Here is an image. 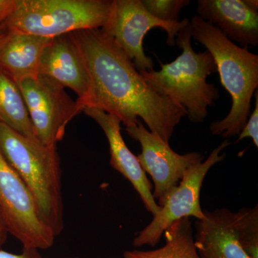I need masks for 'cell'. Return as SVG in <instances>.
Instances as JSON below:
<instances>
[{
  "label": "cell",
  "mask_w": 258,
  "mask_h": 258,
  "mask_svg": "<svg viewBox=\"0 0 258 258\" xmlns=\"http://www.w3.org/2000/svg\"><path fill=\"white\" fill-rule=\"evenodd\" d=\"M204 213L205 218L195 222V244L200 258H250L236 233L235 212L222 208Z\"/></svg>",
  "instance_id": "cell-14"
},
{
  "label": "cell",
  "mask_w": 258,
  "mask_h": 258,
  "mask_svg": "<svg viewBox=\"0 0 258 258\" xmlns=\"http://www.w3.org/2000/svg\"><path fill=\"white\" fill-rule=\"evenodd\" d=\"M14 8V0H0V25H3Z\"/></svg>",
  "instance_id": "cell-22"
},
{
  "label": "cell",
  "mask_w": 258,
  "mask_h": 258,
  "mask_svg": "<svg viewBox=\"0 0 258 258\" xmlns=\"http://www.w3.org/2000/svg\"><path fill=\"white\" fill-rule=\"evenodd\" d=\"M144 8L151 15L166 23H179V15L189 0H141Z\"/></svg>",
  "instance_id": "cell-19"
},
{
  "label": "cell",
  "mask_w": 258,
  "mask_h": 258,
  "mask_svg": "<svg viewBox=\"0 0 258 258\" xmlns=\"http://www.w3.org/2000/svg\"><path fill=\"white\" fill-rule=\"evenodd\" d=\"M166 243L154 250H127L123 258H200L193 236L190 218L176 221L166 229L164 235Z\"/></svg>",
  "instance_id": "cell-17"
},
{
  "label": "cell",
  "mask_w": 258,
  "mask_h": 258,
  "mask_svg": "<svg viewBox=\"0 0 258 258\" xmlns=\"http://www.w3.org/2000/svg\"><path fill=\"white\" fill-rule=\"evenodd\" d=\"M36 138L40 143L56 147L64 138L70 121L81 113L77 102L53 80L37 75L18 83Z\"/></svg>",
  "instance_id": "cell-9"
},
{
  "label": "cell",
  "mask_w": 258,
  "mask_h": 258,
  "mask_svg": "<svg viewBox=\"0 0 258 258\" xmlns=\"http://www.w3.org/2000/svg\"><path fill=\"white\" fill-rule=\"evenodd\" d=\"M39 74L71 88L78 99L87 93L89 77L79 47L71 33L51 38L44 49Z\"/></svg>",
  "instance_id": "cell-13"
},
{
  "label": "cell",
  "mask_w": 258,
  "mask_h": 258,
  "mask_svg": "<svg viewBox=\"0 0 258 258\" xmlns=\"http://www.w3.org/2000/svg\"><path fill=\"white\" fill-rule=\"evenodd\" d=\"M230 145L228 141H224L212 151L208 159L185 171L179 184L171 190L159 212L134 239L135 247H154L161 240L166 229L181 219L191 217L197 220L205 218L200 204L204 180L212 166L225 159V153L222 151Z\"/></svg>",
  "instance_id": "cell-6"
},
{
  "label": "cell",
  "mask_w": 258,
  "mask_h": 258,
  "mask_svg": "<svg viewBox=\"0 0 258 258\" xmlns=\"http://www.w3.org/2000/svg\"><path fill=\"white\" fill-rule=\"evenodd\" d=\"M64 258H79V257H64Z\"/></svg>",
  "instance_id": "cell-25"
},
{
  "label": "cell",
  "mask_w": 258,
  "mask_h": 258,
  "mask_svg": "<svg viewBox=\"0 0 258 258\" xmlns=\"http://www.w3.org/2000/svg\"><path fill=\"white\" fill-rule=\"evenodd\" d=\"M0 123L8 125L28 138L37 140L18 83L1 69Z\"/></svg>",
  "instance_id": "cell-16"
},
{
  "label": "cell",
  "mask_w": 258,
  "mask_h": 258,
  "mask_svg": "<svg viewBox=\"0 0 258 258\" xmlns=\"http://www.w3.org/2000/svg\"><path fill=\"white\" fill-rule=\"evenodd\" d=\"M197 12L241 47L257 46V0H199Z\"/></svg>",
  "instance_id": "cell-11"
},
{
  "label": "cell",
  "mask_w": 258,
  "mask_h": 258,
  "mask_svg": "<svg viewBox=\"0 0 258 258\" xmlns=\"http://www.w3.org/2000/svg\"><path fill=\"white\" fill-rule=\"evenodd\" d=\"M7 32H8V30L3 25H0V43H1L2 40H3L5 35H6Z\"/></svg>",
  "instance_id": "cell-24"
},
{
  "label": "cell",
  "mask_w": 258,
  "mask_h": 258,
  "mask_svg": "<svg viewBox=\"0 0 258 258\" xmlns=\"http://www.w3.org/2000/svg\"><path fill=\"white\" fill-rule=\"evenodd\" d=\"M0 258H43L35 249L24 248L20 254L11 253L0 249Z\"/></svg>",
  "instance_id": "cell-21"
},
{
  "label": "cell",
  "mask_w": 258,
  "mask_h": 258,
  "mask_svg": "<svg viewBox=\"0 0 258 258\" xmlns=\"http://www.w3.org/2000/svg\"><path fill=\"white\" fill-rule=\"evenodd\" d=\"M189 23L176 37V45L182 50L170 63L160 62L161 70L142 71L144 80L158 93L179 103L193 123H203L220 98L215 85L207 82L208 76L217 72L216 64L208 50L196 52L191 46Z\"/></svg>",
  "instance_id": "cell-4"
},
{
  "label": "cell",
  "mask_w": 258,
  "mask_h": 258,
  "mask_svg": "<svg viewBox=\"0 0 258 258\" xmlns=\"http://www.w3.org/2000/svg\"><path fill=\"white\" fill-rule=\"evenodd\" d=\"M255 98V107L252 114L249 115L247 123L238 135L236 143H238L242 139L250 138L253 142L256 148L258 147V92L257 90L254 93Z\"/></svg>",
  "instance_id": "cell-20"
},
{
  "label": "cell",
  "mask_w": 258,
  "mask_h": 258,
  "mask_svg": "<svg viewBox=\"0 0 258 258\" xmlns=\"http://www.w3.org/2000/svg\"><path fill=\"white\" fill-rule=\"evenodd\" d=\"M191 38L206 47L215 60L220 82L232 98L225 118L212 122L214 136L229 139L240 134L250 113L251 101L258 87V55L230 41L215 25L198 15L189 20Z\"/></svg>",
  "instance_id": "cell-2"
},
{
  "label": "cell",
  "mask_w": 258,
  "mask_h": 258,
  "mask_svg": "<svg viewBox=\"0 0 258 258\" xmlns=\"http://www.w3.org/2000/svg\"><path fill=\"white\" fill-rule=\"evenodd\" d=\"M0 214L24 248L47 249L55 236L41 220L31 193L0 152Z\"/></svg>",
  "instance_id": "cell-7"
},
{
  "label": "cell",
  "mask_w": 258,
  "mask_h": 258,
  "mask_svg": "<svg viewBox=\"0 0 258 258\" xmlns=\"http://www.w3.org/2000/svg\"><path fill=\"white\" fill-rule=\"evenodd\" d=\"M50 40L8 31L0 43V69L17 83L37 76L42 52Z\"/></svg>",
  "instance_id": "cell-15"
},
{
  "label": "cell",
  "mask_w": 258,
  "mask_h": 258,
  "mask_svg": "<svg viewBox=\"0 0 258 258\" xmlns=\"http://www.w3.org/2000/svg\"><path fill=\"white\" fill-rule=\"evenodd\" d=\"M8 235H9V232H8V228H7L4 220L0 214V249L8 240Z\"/></svg>",
  "instance_id": "cell-23"
},
{
  "label": "cell",
  "mask_w": 258,
  "mask_h": 258,
  "mask_svg": "<svg viewBox=\"0 0 258 258\" xmlns=\"http://www.w3.org/2000/svg\"><path fill=\"white\" fill-rule=\"evenodd\" d=\"M125 130L140 144L142 152L137 159L144 172L152 177L153 197L161 208L185 171L203 161V155L199 152L178 154L168 142L146 128L140 120L137 125L125 127Z\"/></svg>",
  "instance_id": "cell-10"
},
{
  "label": "cell",
  "mask_w": 258,
  "mask_h": 258,
  "mask_svg": "<svg viewBox=\"0 0 258 258\" xmlns=\"http://www.w3.org/2000/svg\"><path fill=\"white\" fill-rule=\"evenodd\" d=\"M83 112L93 118L104 132L109 144L110 164L112 167L132 184L146 210L153 217L157 215L161 208L153 197L152 184L142 169L137 157L125 144L120 132L121 121L119 118L96 108H85Z\"/></svg>",
  "instance_id": "cell-12"
},
{
  "label": "cell",
  "mask_w": 258,
  "mask_h": 258,
  "mask_svg": "<svg viewBox=\"0 0 258 258\" xmlns=\"http://www.w3.org/2000/svg\"><path fill=\"white\" fill-rule=\"evenodd\" d=\"M189 23L185 18L176 23L154 18L144 8L141 0H113V10L101 31L121 49L139 72L154 70V62L144 52V38L149 30L159 28L167 33L166 43L176 45V37Z\"/></svg>",
  "instance_id": "cell-8"
},
{
  "label": "cell",
  "mask_w": 258,
  "mask_h": 258,
  "mask_svg": "<svg viewBox=\"0 0 258 258\" xmlns=\"http://www.w3.org/2000/svg\"><path fill=\"white\" fill-rule=\"evenodd\" d=\"M235 228L239 242L250 258H258V206L235 212Z\"/></svg>",
  "instance_id": "cell-18"
},
{
  "label": "cell",
  "mask_w": 258,
  "mask_h": 258,
  "mask_svg": "<svg viewBox=\"0 0 258 258\" xmlns=\"http://www.w3.org/2000/svg\"><path fill=\"white\" fill-rule=\"evenodd\" d=\"M0 152L31 193L39 215L55 237L64 228L60 157L44 145L0 123Z\"/></svg>",
  "instance_id": "cell-3"
},
{
  "label": "cell",
  "mask_w": 258,
  "mask_h": 258,
  "mask_svg": "<svg viewBox=\"0 0 258 258\" xmlns=\"http://www.w3.org/2000/svg\"><path fill=\"white\" fill-rule=\"evenodd\" d=\"M71 35L89 77L87 93L76 101L81 112L87 108L101 110L118 117L125 127L137 125L141 118L149 132L169 143L176 125L186 115L184 108L156 92L101 29Z\"/></svg>",
  "instance_id": "cell-1"
},
{
  "label": "cell",
  "mask_w": 258,
  "mask_h": 258,
  "mask_svg": "<svg viewBox=\"0 0 258 258\" xmlns=\"http://www.w3.org/2000/svg\"><path fill=\"white\" fill-rule=\"evenodd\" d=\"M113 0H14L8 31L53 37L106 25Z\"/></svg>",
  "instance_id": "cell-5"
}]
</instances>
